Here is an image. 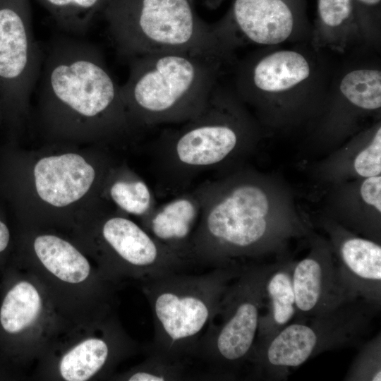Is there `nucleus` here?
Returning a JSON list of instances; mask_svg holds the SVG:
<instances>
[{
	"mask_svg": "<svg viewBox=\"0 0 381 381\" xmlns=\"http://www.w3.org/2000/svg\"><path fill=\"white\" fill-rule=\"evenodd\" d=\"M223 59L189 52H164L128 59L121 85L138 127L183 123L202 111L217 85Z\"/></svg>",
	"mask_w": 381,
	"mask_h": 381,
	"instance_id": "nucleus-4",
	"label": "nucleus"
},
{
	"mask_svg": "<svg viewBox=\"0 0 381 381\" xmlns=\"http://www.w3.org/2000/svg\"><path fill=\"white\" fill-rule=\"evenodd\" d=\"M102 15L117 54L126 60L164 52L224 59L226 53L218 24L203 20L191 0H111Z\"/></svg>",
	"mask_w": 381,
	"mask_h": 381,
	"instance_id": "nucleus-5",
	"label": "nucleus"
},
{
	"mask_svg": "<svg viewBox=\"0 0 381 381\" xmlns=\"http://www.w3.org/2000/svg\"><path fill=\"white\" fill-rule=\"evenodd\" d=\"M39 196L55 207H64L80 199L92 186L94 167L80 155L67 153L40 159L34 168Z\"/></svg>",
	"mask_w": 381,
	"mask_h": 381,
	"instance_id": "nucleus-13",
	"label": "nucleus"
},
{
	"mask_svg": "<svg viewBox=\"0 0 381 381\" xmlns=\"http://www.w3.org/2000/svg\"><path fill=\"white\" fill-rule=\"evenodd\" d=\"M164 130L153 145L158 192L176 195L194 179L248 150L251 125L238 104L217 85L197 116Z\"/></svg>",
	"mask_w": 381,
	"mask_h": 381,
	"instance_id": "nucleus-3",
	"label": "nucleus"
},
{
	"mask_svg": "<svg viewBox=\"0 0 381 381\" xmlns=\"http://www.w3.org/2000/svg\"><path fill=\"white\" fill-rule=\"evenodd\" d=\"M377 313L358 298L325 314L294 320L272 337L255 342L248 361L258 376L286 380L291 369L320 353L361 344Z\"/></svg>",
	"mask_w": 381,
	"mask_h": 381,
	"instance_id": "nucleus-7",
	"label": "nucleus"
},
{
	"mask_svg": "<svg viewBox=\"0 0 381 381\" xmlns=\"http://www.w3.org/2000/svg\"><path fill=\"white\" fill-rule=\"evenodd\" d=\"M61 33L82 37L111 0H35Z\"/></svg>",
	"mask_w": 381,
	"mask_h": 381,
	"instance_id": "nucleus-19",
	"label": "nucleus"
},
{
	"mask_svg": "<svg viewBox=\"0 0 381 381\" xmlns=\"http://www.w3.org/2000/svg\"><path fill=\"white\" fill-rule=\"evenodd\" d=\"M270 265L243 266L195 346L192 356L219 377H235L248 361L264 308V282Z\"/></svg>",
	"mask_w": 381,
	"mask_h": 381,
	"instance_id": "nucleus-8",
	"label": "nucleus"
},
{
	"mask_svg": "<svg viewBox=\"0 0 381 381\" xmlns=\"http://www.w3.org/2000/svg\"><path fill=\"white\" fill-rule=\"evenodd\" d=\"M294 320L330 312L357 298L341 277L330 243L315 238L308 255L295 261L292 274Z\"/></svg>",
	"mask_w": 381,
	"mask_h": 381,
	"instance_id": "nucleus-10",
	"label": "nucleus"
},
{
	"mask_svg": "<svg viewBox=\"0 0 381 381\" xmlns=\"http://www.w3.org/2000/svg\"><path fill=\"white\" fill-rule=\"evenodd\" d=\"M185 361H173L150 353L149 357L128 376L129 381H175L186 376Z\"/></svg>",
	"mask_w": 381,
	"mask_h": 381,
	"instance_id": "nucleus-24",
	"label": "nucleus"
},
{
	"mask_svg": "<svg viewBox=\"0 0 381 381\" xmlns=\"http://www.w3.org/2000/svg\"><path fill=\"white\" fill-rule=\"evenodd\" d=\"M362 346L351 365L344 380L353 381L381 380V335L377 334Z\"/></svg>",
	"mask_w": 381,
	"mask_h": 381,
	"instance_id": "nucleus-25",
	"label": "nucleus"
},
{
	"mask_svg": "<svg viewBox=\"0 0 381 381\" xmlns=\"http://www.w3.org/2000/svg\"><path fill=\"white\" fill-rule=\"evenodd\" d=\"M242 267H214L200 274L179 272L144 282L154 325L150 353L173 361L191 357L228 286Z\"/></svg>",
	"mask_w": 381,
	"mask_h": 381,
	"instance_id": "nucleus-6",
	"label": "nucleus"
},
{
	"mask_svg": "<svg viewBox=\"0 0 381 381\" xmlns=\"http://www.w3.org/2000/svg\"><path fill=\"white\" fill-rule=\"evenodd\" d=\"M201 214L191 241L190 265L214 267L270 253L284 255L288 239L308 231L276 209L265 181L250 171L206 181L195 188Z\"/></svg>",
	"mask_w": 381,
	"mask_h": 381,
	"instance_id": "nucleus-1",
	"label": "nucleus"
},
{
	"mask_svg": "<svg viewBox=\"0 0 381 381\" xmlns=\"http://www.w3.org/2000/svg\"><path fill=\"white\" fill-rule=\"evenodd\" d=\"M339 90L358 108L377 110L381 107V72L375 69L352 71L343 77Z\"/></svg>",
	"mask_w": 381,
	"mask_h": 381,
	"instance_id": "nucleus-23",
	"label": "nucleus"
},
{
	"mask_svg": "<svg viewBox=\"0 0 381 381\" xmlns=\"http://www.w3.org/2000/svg\"><path fill=\"white\" fill-rule=\"evenodd\" d=\"M109 193L120 209L141 219L150 214L157 206L152 190L138 176L116 179L109 186Z\"/></svg>",
	"mask_w": 381,
	"mask_h": 381,
	"instance_id": "nucleus-22",
	"label": "nucleus"
},
{
	"mask_svg": "<svg viewBox=\"0 0 381 381\" xmlns=\"http://www.w3.org/2000/svg\"><path fill=\"white\" fill-rule=\"evenodd\" d=\"M344 282L353 294L376 312L381 307V246L354 235L337 223H325Z\"/></svg>",
	"mask_w": 381,
	"mask_h": 381,
	"instance_id": "nucleus-12",
	"label": "nucleus"
},
{
	"mask_svg": "<svg viewBox=\"0 0 381 381\" xmlns=\"http://www.w3.org/2000/svg\"><path fill=\"white\" fill-rule=\"evenodd\" d=\"M41 308V298L34 286L28 282L16 283L5 294L0 306V328L15 335L30 325Z\"/></svg>",
	"mask_w": 381,
	"mask_h": 381,
	"instance_id": "nucleus-20",
	"label": "nucleus"
},
{
	"mask_svg": "<svg viewBox=\"0 0 381 381\" xmlns=\"http://www.w3.org/2000/svg\"><path fill=\"white\" fill-rule=\"evenodd\" d=\"M271 264L266 275L263 293L264 308L256 341L267 339L292 322L296 314L292 274L295 261L283 255Z\"/></svg>",
	"mask_w": 381,
	"mask_h": 381,
	"instance_id": "nucleus-16",
	"label": "nucleus"
},
{
	"mask_svg": "<svg viewBox=\"0 0 381 381\" xmlns=\"http://www.w3.org/2000/svg\"><path fill=\"white\" fill-rule=\"evenodd\" d=\"M361 200L380 215L381 212V175L363 178L359 186Z\"/></svg>",
	"mask_w": 381,
	"mask_h": 381,
	"instance_id": "nucleus-28",
	"label": "nucleus"
},
{
	"mask_svg": "<svg viewBox=\"0 0 381 381\" xmlns=\"http://www.w3.org/2000/svg\"><path fill=\"white\" fill-rule=\"evenodd\" d=\"M110 356V346L103 339H89L62 358L60 373L68 381H84L99 371Z\"/></svg>",
	"mask_w": 381,
	"mask_h": 381,
	"instance_id": "nucleus-21",
	"label": "nucleus"
},
{
	"mask_svg": "<svg viewBox=\"0 0 381 381\" xmlns=\"http://www.w3.org/2000/svg\"><path fill=\"white\" fill-rule=\"evenodd\" d=\"M354 0H318L319 18L322 25L333 29L346 23L353 15Z\"/></svg>",
	"mask_w": 381,
	"mask_h": 381,
	"instance_id": "nucleus-27",
	"label": "nucleus"
},
{
	"mask_svg": "<svg viewBox=\"0 0 381 381\" xmlns=\"http://www.w3.org/2000/svg\"><path fill=\"white\" fill-rule=\"evenodd\" d=\"M367 6H375L380 4L381 0H354Z\"/></svg>",
	"mask_w": 381,
	"mask_h": 381,
	"instance_id": "nucleus-30",
	"label": "nucleus"
},
{
	"mask_svg": "<svg viewBox=\"0 0 381 381\" xmlns=\"http://www.w3.org/2000/svg\"><path fill=\"white\" fill-rule=\"evenodd\" d=\"M354 173L361 178L381 175V128L379 126L368 144L355 155Z\"/></svg>",
	"mask_w": 381,
	"mask_h": 381,
	"instance_id": "nucleus-26",
	"label": "nucleus"
},
{
	"mask_svg": "<svg viewBox=\"0 0 381 381\" xmlns=\"http://www.w3.org/2000/svg\"><path fill=\"white\" fill-rule=\"evenodd\" d=\"M37 256L56 277L68 283H80L89 275L87 259L71 243L53 235L37 237L34 243Z\"/></svg>",
	"mask_w": 381,
	"mask_h": 381,
	"instance_id": "nucleus-18",
	"label": "nucleus"
},
{
	"mask_svg": "<svg viewBox=\"0 0 381 381\" xmlns=\"http://www.w3.org/2000/svg\"><path fill=\"white\" fill-rule=\"evenodd\" d=\"M10 238L9 229L7 224L0 218V255L7 250Z\"/></svg>",
	"mask_w": 381,
	"mask_h": 381,
	"instance_id": "nucleus-29",
	"label": "nucleus"
},
{
	"mask_svg": "<svg viewBox=\"0 0 381 381\" xmlns=\"http://www.w3.org/2000/svg\"><path fill=\"white\" fill-rule=\"evenodd\" d=\"M43 45L34 35L30 0H0V119L18 123L35 89Z\"/></svg>",
	"mask_w": 381,
	"mask_h": 381,
	"instance_id": "nucleus-9",
	"label": "nucleus"
},
{
	"mask_svg": "<svg viewBox=\"0 0 381 381\" xmlns=\"http://www.w3.org/2000/svg\"><path fill=\"white\" fill-rule=\"evenodd\" d=\"M102 236L115 258L143 282L183 272L190 265L143 226L126 217H109L102 224Z\"/></svg>",
	"mask_w": 381,
	"mask_h": 381,
	"instance_id": "nucleus-11",
	"label": "nucleus"
},
{
	"mask_svg": "<svg viewBox=\"0 0 381 381\" xmlns=\"http://www.w3.org/2000/svg\"><path fill=\"white\" fill-rule=\"evenodd\" d=\"M35 89L47 109L89 121L104 134L138 127L102 52L82 37L61 33L43 45Z\"/></svg>",
	"mask_w": 381,
	"mask_h": 381,
	"instance_id": "nucleus-2",
	"label": "nucleus"
},
{
	"mask_svg": "<svg viewBox=\"0 0 381 381\" xmlns=\"http://www.w3.org/2000/svg\"><path fill=\"white\" fill-rule=\"evenodd\" d=\"M201 214L196 190L183 191L142 219L143 226L155 238L184 258L190 265L191 241Z\"/></svg>",
	"mask_w": 381,
	"mask_h": 381,
	"instance_id": "nucleus-14",
	"label": "nucleus"
},
{
	"mask_svg": "<svg viewBox=\"0 0 381 381\" xmlns=\"http://www.w3.org/2000/svg\"><path fill=\"white\" fill-rule=\"evenodd\" d=\"M230 18L246 40L265 45L284 42L294 24L293 11L285 0H234Z\"/></svg>",
	"mask_w": 381,
	"mask_h": 381,
	"instance_id": "nucleus-15",
	"label": "nucleus"
},
{
	"mask_svg": "<svg viewBox=\"0 0 381 381\" xmlns=\"http://www.w3.org/2000/svg\"><path fill=\"white\" fill-rule=\"evenodd\" d=\"M310 73V65L302 54L282 50L258 61L252 68L250 80L260 92H280L298 85Z\"/></svg>",
	"mask_w": 381,
	"mask_h": 381,
	"instance_id": "nucleus-17",
	"label": "nucleus"
}]
</instances>
